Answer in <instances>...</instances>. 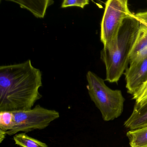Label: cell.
Instances as JSON below:
<instances>
[{"mask_svg":"<svg viewBox=\"0 0 147 147\" xmlns=\"http://www.w3.org/2000/svg\"><path fill=\"white\" fill-rule=\"evenodd\" d=\"M42 74L30 60L0 67V111L31 109L42 97Z\"/></svg>","mask_w":147,"mask_h":147,"instance_id":"1","label":"cell"},{"mask_svg":"<svg viewBox=\"0 0 147 147\" xmlns=\"http://www.w3.org/2000/svg\"><path fill=\"white\" fill-rule=\"evenodd\" d=\"M139 25L138 20L132 13L124 20L114 47L110 49L103 48L101 51L100 58L105 66L107 81L117 83L128 67Z\"/></svg>","mask_w":147,"mask_h":147,"instance_id":"2","label":"cell"},{"mask_svg":"<svg viewBox=\"0 0 147 147\" xmlns=\"http://www.w3.org/2000/svg\"><path fill=\"white\" fill-rule=\"evenodd\" d=\"M86 79L88 94L103 120L112 121L120 117L125 101L122 92L108 87L103 79L92 71L88 72Z\"/></svg>","mask_w":147,"mask_h":147,"instance_id":"3","label":"cell"},{"mask_svg":"<svg viewBox=\"0 0 147 147\" xmlns=\"http://www.w3.org/2000/svg\"><path fill=\"white\" fill-rule=\"evenodd\" d=\"M127 0H108L100 24V39L104 49H112L124 20L132 14Z\"/></svg>","mask_w":147,"mask_h":147,"instance_id":"4","label":"cell"},{"mask_svg":"<svg viewBox=\"0 0 147 147\" xmlns=\"http://www.w3.org/2000/svg\"><path fill=\"white\" fill-rule=\"evenodd\" d=\"M13 112L15 119V126L7 132V135L8 136H13L20 131L26 132L35 130L43 129L60 117L58 112L46 109L39 105L29 110Z\"/></svg>","mask_w":147,"mask_h":147,"instance_id":"5","label":"cell"},{"mask_svg":"<svg viewBox=\"0 0 147 147\" xmlns=\"http://www.w3.org/2000/svg\"><path fill=\"white\" fill-rule=\"evenodd\" d=\"M124 74L127 92L132 96L147 81V55L130 63Z\"/></svg>","mask_w":147,"mask_h":147,"instance_id":"6","label":"cell"},{"mask_svg":"<svg viewBox=\"0 0 147 147\" xmlns=\"http://www.w3.org/2000/svg\"><path fill=\"white\" fill-rule=\"evenodd\" d=\"M135 16L139 22V28L130 56L129 63L147 55V11L137 13Z\"/></svg>","mask_w":147,"mask_h":147,"instance_id":"7","label":"cell"},{"mask_svg":"<svg viewBox=\"0 0 147 147\" xmlns=\"http://www.w3.org/2000/svg\"><path fill=\"white\" fill-rule=\"evenodd\" d=\"M147 125V98L135 103L132 113L124 123V126L129 130Z\"/></svg>","mask_w":147,"mask_h":147,"instance_id":"8","label":"cell"},{"mask_svg":"<svg viewBox=\"0 0 147 147\" xmlns=\"http://www.w3.org/2000/svg\"><path fill=\"white\" fill-rule=\"evenodd\" d=\"M18 3L22 8H26L32 13L37 18H43L48 7L54 3V1H12Z\"/></svg>","mask_w":147,"mask_h":147,"instance_id":"9","label":"cell"},{"mask_svg":"<svg viewBox=\"0 0 147 147\" xmlns=\"http://www.w3.org/2000/svg\"><path fill=\"white\" fill-rule=\"evenodd\" d=\"M131 147H147V125L126 133Z\"/></svg>","mask_w":147,"mask_h":147,"instance_id":"10","label":"cell"},{"mask_svg":"<svg viewBox=\"0 0 147 147\" xmlns=\"http://www.w3.org/2000/svg\"><path fill=\"white\" fill-rule=\"evenodd\" d=\"M15 144L21 147H49L46 144L32 138L26 133H19L13 136Z\"/></svg>","mask_w":147,"mask_h":147,"instance_id":"11","label":"cell"},{"mask_svg":"<svg viewBox=\"0 0 147 147\" xmlns=\"http://www.w3.org/2000/svg\"><path fill=\"white\" fill-rule=\"evenodd\" d=\"M15 124L13 112L0 111V130L7 133L13 129Z\"/></svg>","mask_w":147,"mask_h":147,"instance_id":"12","label":"cell"},{"mask_svg":"<svg viewBox=\"0 0 147 147\" xmlns=\"http://www.w3.org/2000/svg\"><path fill=\"white\" fill-rule=\"evenodd\" d=\"M89 3V1L88 0H64L62 4L61 7L67 8L75 6L83 9Z\"/></svg>","mask_w":147,"mask_h":147,"instance_id":"13","label":"cell"},{"mask_svg":"<svg viewBox=\"0 0 147 147\" xmlns=\"http://www.w3.org/2000/svg\"><path fill=\"white\" fill-rule=\"evenodd\" d=\"M147 98V81L136 94L132 95V99L136 103H139Z\"/></svg>","mask_w":147,"mask_h":147,"instance_id":"14","label":"cell"}]
</instances>
